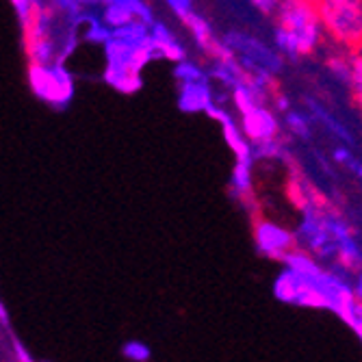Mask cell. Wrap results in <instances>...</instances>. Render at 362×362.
Instances as JSON below:
<instances>
[{
  "instance_id": "7",
  "label": "cell",
  "mask_w": 362,
  "mask_h": 362,
  "mask_svg": "<svg viewBox=\"0 0 362 362\" xmlns=\"http://www.w3.org/2000/svg\"><path fill=\"white\" fill-rule=\"evenodd\" d=\"M291 126L298 130V133H302V137H308V130H306V124L302 122V117H298V115H291Z\"/></svg>"
},
{
  "instance_id": "1",
  "label": "cell",
  "mask_w": 362,
  "mask_h": 362,
  "mask_svg": "<svg viewBox=\"0 0 362 362\" xmlns=\"http://www.w3.org/2000/svg\"><path fill=\"white\" fill-rule=\"evenodd\" d=\"M256 243H258V250L262 254H267L272 258H282L286 252H291L293 235L286 233V230L280 226L262 221L256 226Z\"/></svg>"
},
{
  "instance_id": "9",
  "label": "cell",
  "mask_w": 362,
  "mask_h": 362,
  "mask_svg": "<svg viewBox=\"0 0 362 362\" xmlns=\"http://www.w3.org/2000/svg\"><path fill=\"white\" fill-rule=\"evenodd\" d=\"M0 323H9V315H7V308L3 306V302H0Z\"/></svg>"
},
{
  "instance_id": "6",
  "label": "cell",
  "mask_w": 362,
  "mask_h": 362,
  "mask_svg": "<svg viewBox=\"0 0 362 362\" xmlns=\"http://www.w3.org/2000/svg\"><path fill=\"white\" fill-rule=\"evenodd\" d=\"M13 349H16V356H18V360L20 362H35L30 356H28V351L22 347V343L20 341H13Z\"/></svg>"
},
{
  "instance_id": "5",
  "label": "cell",
  "mask_w": 362,
  "mask_h": 362,
  "mask_svg": "<svg viewBox=\"0 0 362 362\" xmlns=\"http://www.w3.org/2000/svg\"><path fill=\"white\" fill-rule=\"evenodd\" d=\"M170 5H172L182 18H189V0H170Z\"/></svg>"
},
{
  "instance_id": "3",
  "label": "cell",
  "mask_w": 362,
  "mask_h": 362,
  "mask_svg": "<svg viewBox=\"0 0 362 362\" xmlns=\"http://www.w3.org/2000/svg\"><path fill=\"white\" fill-rule=\"evenodd\" d=\"M233 187L237 193H250L252 191V172H250V163L239 160L235 174H233Z\"/></svg>"
},
{
  "instance_id": "4",
  "label": "cell",
  "mask_w": 362,
  "mask_h": 362,
  "mask_svg": "<svg viewBox=\"0 0 362 362\" xmlns=\"http://www.w3.org/2000/svg\"><path fill=\"white\" fill-rule=\"evenodd\" d=\"M122 354L130 360V362H148L152 351L146 343L141 341H128L124 347H122Z\"/></svg>"
},
{
  "instance_id": "2",
  "label": "cell",
  "mask_w": 362,
  "mask_h": 362,
  "mask_svg": "<svg viewBox=\"0 0 362 362\" xmlns=\"http://www.w3.org/2000/svg\"><path fill=\"white\" fill-rule=\"evenodd\" d=\"M245 130L250 137H254L258 141H269V139H274L278 126L267 111L252 107L250 111H245Z\"/></svg>"
},
{
  "instance_id": "8",
  "label": "cell",
  "mask_w": 362,
  "mask_h": 362,
  "mask_svg": "<svg viewBox=\"0 0 362 362\" xmlns=\"http://www.w3.org/2000/svg\"><path fill=\"white\" fill-rule=\"evenodd\" d=\"M252 3H254L256 7H260L262 11H272L274 5H276V0H252Z\"/></svg>"
}]
</instances>
